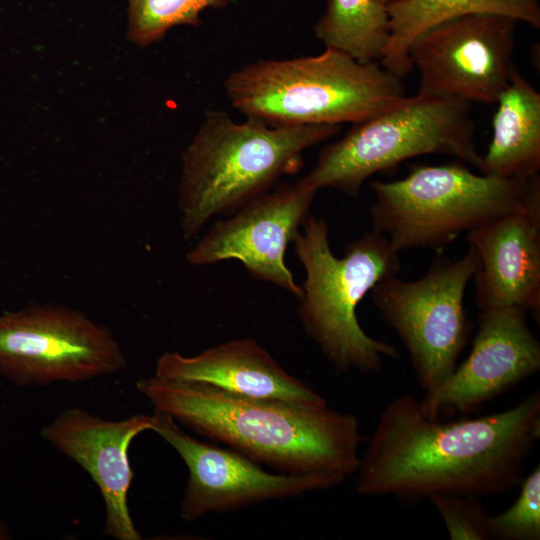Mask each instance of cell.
I'll list each match as a JSON object with an SVG mask.
<instances>
[{"mask_svg": "<svg viewBox=\"0 0 540 540\" xmlns=\"http://www.w3.org/2000/svg\"><path fill=\"white\" fill-rule=\"evenodd\" d=\"M540 437V393L483 417L432 419L410 393L382 410L360 458L356 492L405 501L436 494L492 496L522 481Z\"/></svg>", "mask_w": 540, "mask_h": 540, "instance_id": "obj_1", "label": "cell"}, {"mask_svg": "<svg viewBox=\"0 0 540 540\" xmlns=\"http://www.w3.org/2000/svg\"><path fill=\"white\" fill-rule=\"evenodd\" d=\"M136 388L177 423L277 472L323 475L343 483L358 470L363 440L358 419L328 404L243 397L155 375L139 379Z\"/></svg>", "mask_w": 540, "mask_h": 540, "instance_id": "obj_2", "label": "cell"}, {"mask_svg": "<svg viewBox=\"0 0 540 540\" xmlns=\"http://www.w3.org/2000/svg\"><path fill=\"white\" fill-rule=\"evenodd\" d=\"M338 125L271 127L234 121L210 110L182 155L178 205L184 239L214 216L232 214L297 170L302 153L332 137Z\"/></svg>", "mask_w": 540, "mask_h": 540, "instance_id": "obj_3", "label": "cell"}, {"mask_svg": "<svg viewBox=\"0 0 540 540\" xmlns=\"http://www.w3.org/2000/svg\"><path fill=\"white\" fill-rule=\"evenodd\" d=\"M224 91L236 110L271 127L354 124L405 97L402 78L380 62L331 48L248 63L229 74Z\"/></svg>", "mask_w": 540, "mask_h": 540, "instance_id": "obj_4", "label": "cell"}, {"mask_svg": "<svg viewBox=\"0 0 540 540\" xmlns=\"http://www.w3.org/2000/svg\"><path fill=\"white\" fill-rule=\"evenodd\" d=\"M293 239L306 273L298 315L326 360L339 372L372 373L384 357L397 358V348L370 337L356 309L381 280L398 275L399 253L381 233L372 230L347 245L336 257L330 247L327 221L309 215Z\"/></svg>", "mask_w": 540, "mask_h": 540, "instance_id": "obj_5", "label": "cell"}, {"mask_svg": "<svg viewBox=\"0 0 540 540\" xmlns=\"http://www.w3.org/2000/svg\"><path fill=\"white\" fill-rule=\"evenodd\" d=\"M373 230L396 252L442 249L465 231L540 199V177L499 178L465 165H420L394 181H373Z\"/></svg>", "mask_w": 540, "mask_h": 540, "instance_id": "obj_6", "label": "cell"}, {"mask_svg": "<svg viewBox=\"0 0 540 540\" xmlns=\"http://www.w3.org/2000/svg\"><path fill=\"white\" fill-rule=\"evenodd\" d=\"M469 104L456 98L405 96L326 145L301 181L315 191L332 188L355 197L374 174L421 155H452L478 169L482 156Z\"/></svg>", "mask_w": 540, "mask_h": 540, "instance_id": "obj_7", "label": "cell"}, {"mask_svg": "<svg viewBox=\"0 0 540 540\" xmlns=\"http://www.w3.org/2000/svg\"><path fill=\"white\" fill-rule=\"evenodd\" d=\"M478 266V254L469 246L458 260L437 257L415 281L394 275L371 289L373 304L404 344L425 392L449 378L466 345L464 296Z\"/></svg>", "mask_w": 540, "mask_h": 540, "instance_id": "obj_8", "label": "cell"}, {"mask_svg": "<svg viewBox=\"0 0 540 540\" xmlns=\"http://www.w3.org/2000/svg\"><path fill=\"white\" fill-rule=\"evenodd\" d=\"M126 363L110 329L76 309L34 304L0 313V375L19 387L88 381Z\"/></svg>", "mask_w": 540, "mask_h": 540, "instance_id": "obj_9", "label": "cell"}, {"mask_svg": "<svg viewBox=\"0 0 540 540\" xmlns=\"http://www.w3.org/2000/svg\"><path fill=\"white\" fill-rule=\"evenodd\" d=\"M517 20L475 13L441 22L411 43L409 58L420 74L417 95L496 103L513 68Z\"/></svg>", "mask_w": 540, "mask_h": 540, "instance_id": "obj_10", "label": "cell"}, {"mask_svg": "<svg viewBox=\"0 0 540 540\" xmlns=\"http://www.w3.org/2000/svg\"><path fill=\"white\" fill-rule=\"evenodd\" d=\"M152 418V431L178 453L188 469L180 504L181 516L186 522L197 521L209 513L298 497L342 484L329 476L267 471L234 449L190 436L162 411L155 409Z\"/></svg>", "mask_w": 540, "mask_h": 540, "instance_id": "obj_11", "label": "cell"}, {"mask_svg": "<svg viewBox=\"0 0 540 540\" xmlns=\"http://www.w3.org/2000/svg\"><path fill=\"white\" fill-rule=\"evenodd\" d=\"M317 191L301 179L267 191L217 221L187 252L189 264L204 266L237 259L256 279L299 298L302 287L286 266V249L309 216Z\"/></svg>", "mask_w": 540, "mask_h": 540, "instance_id": "obj_12", "label": "cell"}, {"mask_svg": "<svg viewBox=\"0 0 540 540\" xmlns=\"http://www.w3.org/2000/svg\"><path fill=\"white\" fill-rule=\"evenodd\" d=\"M527 311H481L467 358L440 386L419 400L432 419L470 414L540 369V343L526 320Z\"/></svg>", "mask_w": 540, "mask_h": 540, "instance_id": "obj_13", "label": "cell"}, {"mask_svg": "<svg viewBox=\"0 0 540 540\" xmlns=\"http://www.w3.org/2000/svg\"><path fill=\"white\" fill-rule=\"evenodd\" d=\"M152 415L109 420L79 407L63 410L42 429L44 440L80 465L91 477L105 505L104 534L140 540L128 507L133 470L128 449L140 433L151 430Z\"/></svg>", "mask_w": 540, "mask_h": 540, "instance_id": "obj_14", "label": "cell"}, {"mask_svg": "<svg viewBox=\"0 0 540 540\" xmlns=\"http://www.w3.org/2000/svg\"><path fill=\"white\" fill-rule=\"evenodd\" d=\"M479 258L474 274L481 311L517 307L540 312V199L467 234Z\"/></svg>", "mask_w": 540, "mask_h": 540, "instance_id": "obj_15", "label": "cell"}, {"mask_svg": "<svg viewBox=\"0 0 540 540\" xmlns=\"http://www.w3.org/2000/svg\"><path fill=\"white\" fill-rule=\"evenodd\" d=\"M155 376L204 383L243 397L310 407L327 404L323 396L288 373L251 338L223 342L194 356L165 352L156 362Z\"/></svg>", "mask_w": 540, "mask_h": 540, "instance_id": "obj_16", "label": "cell"}, {"mask_svg": "<svg viewBox=\"0 0 540 540\" xmlns=\"http://www.w3.org/2000/svg\"><path fill=\"white\" fill-rule=\"evenodd\" d=\"M496 103L492 139L478 169L499 178L539 176L540 94L515 64Z\"/></svg>", "mask_w": 540, "mask_h": 540, "instance_id": "obj_17", "label": "cell"}, {"mask_svg": "<svg viewBox=\"0 0 540 540\" xmlns=\"http://www.w3.org/2000/svg\"><path fill=\"white\" fill-rule=\"evenodd\" d=\"M390 35L381 65L400 78L413 67L409 58L412 41L425 30L452 18L492 13L540 27L539 0H401L387 5Z\"/></svg>", "mask_w": 540, "mask_h": 540, "instance_id": "obj_18", "label": "cell"}, {"mask_svg": "<svg viewBox=\"0 0 540 540\" xmlns=\"http://www.w3.org/2000/svg\"><path fill=\"white\" fill-rule=\"evenodd\" d=\"M314 34L326 48L362 63L380 62L390 35L387 6L378 0H328Z\"/></svg>", "mask_w": 540, "mask_h": 540, "instance_id": "obj_19", "label": "cell"}, {"mask_svg": "<svg viewBox=\"0 0 540 540\" xmlns=\"http://www.w3.org/2000/svg\"><path fill=\"white\" fill-rule=\"evenodd\" d=\"M230 0H128V39L141 47L157 42L173 27L198 26L207 8H223Z\"/></svg>", "mask_w": 540, "mask_h": 540, "instance_id": "obj_20", "label": "cell"}, {"mask_svg": "<svg viewBox=\"0 0 540 540\" xmlns=\"http://www.w3.org/2000/svg\"><path fill=\"white\" fill-rule=\"evenodd\" d=\"M490 539H540V466L521 481L520 494L505 511L490 515Z\"/></svg>", "mask_w": 540, "mask_h": 540, "instance_id": "obj_21", "label": "cell"}, {"mask_svg": "<svg viewBox=\"0 0 540 540\" xmlns=\"http://www.w3.org/2000/svg\"><path fill=\"white\" fill-rule=\"evenodd\" d=\"M480 499L449 494L428 498L441 516L451 540H488L490 514Z\"/></svg>", "mask_w": 540, "mask_h": 540, "instance_id": "obj_22", "label": "cell"}, {"mask_svg": "<svg viewBox=\"0 0 540 540\" xmlns=\"http://www.w3.org/2000/svg\"><path fill=\"white\" fill-rule=\"evenodd\" d=\"M11 537L8 527L0 521V540H6Z\"/></svg>", "mask_w": 540, "mask_h": 540, "instance_id": "obj_23", "label": "cell"}, {"mask_svg": "<svg viewBox=\"0 0 540 540\" xmlns=\"http://www.w3.org/2000/svg\"><path fill=\"white\" fill-rule=\"evenodd\" d=\"M378 1L387 6L390 3H394V2H397V1H401V0H378Z\"/></svg>", "mask_w": 540, "mask_h": 540, "instance_id": "obj_24", "label": "cell"}]
</instances>
